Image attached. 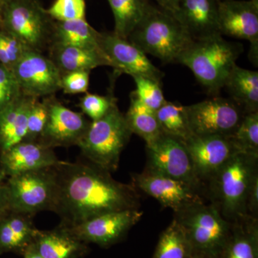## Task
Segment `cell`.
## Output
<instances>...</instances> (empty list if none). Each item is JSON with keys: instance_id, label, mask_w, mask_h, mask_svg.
<instances>
[{"instance_id": "obj_39", "label": "cell", "mask_w": 258, "mask_h": 258, "mask_svg": "<svg viewBox=\"0 0 258 258\" xmlns=\"http://www.w3.org/2000/svg\"><path fill=\"white\" fill-rule=\"evenodd\" d=\"M246 212L247 216L258 219V174L254 178L247 194Z\"/></svg>"}, {"instance_id": "obj_10", "label": "cell", "mask_w": 258, "mask_h": 258, "mask_svg": "<svg viewBox=\"0 0 258 258\" xmlns=\"http://www.w3.org/2000/svg\"><path fill=\"white\" fill-rule=\"evenodd\" d=\"M193 135L230 137L244 116L243 112L230 98L215 96L186 106Z\"/></svg>"}, {"instance_id": "obj_34", "label": "cell", "mask_w": 258, "mask_h": 258, "mask_svg": "<svg viewBox=\"0 0 258 258\" xmlns=\"http://www.w3.org/2000/svg\"><path fill=\"white\" fill-rule=\"evenodd\" d=\"M47 14L55 21L66 22L86 19L85 0H55Z\"/></svg>"}, {"instance_id": "obj_41", "label": "cell", "mask_w": 258, "mask_h": 258, "mask_svg": "<svg viewBox=\"0 0 258 258\" xmlns=\"http://www.w3.org/2000/svg\"><path fill=\"white\" fill-rule=\"evenodd\" d=\"M155 1L157 3L158 6L169 12L175 17L176 13H177L179 0H155Z\"/></svg>"}, {"instance_id": "obj_24", "label": "cell", "mask_w": 258, "mask_h": 258, "mask_svg": "<svg viewBox=\"0 0 258 258\" xmlns=\"http://www.w3.org/2000/svg\"><path fill=\"white\" fill-rule=\"evenodd\" d=\"M218 258H258V219L245 217L232 222Z\"/></svg>"}, {"instance_id": "obj_3", "label": "cell", "mask_w": 258, "mask_h": 258, "mask_svg": "<svg viewBox=\"0 0 258 258\" xmlns=\"http://www.w3.org/2000/svg\"><path fill=\"white\" fill-rule=\"evenodd\" d=\"M244 48L239 42L227 41L221 34L192 40L178 58L189 68L199 83L216 96Z\"/></svg>"}, {"instance_id": "obj_8", "label": "cell", "mask_w": 258, "mask_h": 258, "mask_svg": "<svg viewBox=\"0 0 258 258\" xmlns=\"http://www.w3.org/2000/svg\"><path fill=\"white\" fill-rule=\"evenodd\" d=\"M54 166L8 178L5 183L9 191L12 211L33 216L42 211L52 212L56 195Z\"/></svg>"}, {"instance_id": "obj_1", "label": "cell", "mask_w": 258, "mask_h": 258, "mask_svg": "<svg viewBox=\"0 0 258 258\" xmlns=\"http://www.w3.org/2000/svg\"><path fill=\"white\" fill-rule=\"evenodd\" d=\"M54 169L52 212L60 217V227H74L109 212L140 209L141 198L133 184L116 181L109 171L88 161H60Z\"/></svg>"}, {"instance_id": "obj_40", "label": "cell", "mask_w": 258, "mask_h": 258, "mask_svg": "<svg viewBox=\"0 0 258 258\" xmlns=\"http://www.w3.org/2000/svg\"><path fill=\"white\" fill-rule=\"evenodd\" d=\"M12 212L9 191L6 183H0V220Z\"/></svg>"}, {"instance_id": "obj_47", "label": "cell", "mask_w": 258, "mask_h": 258, "mask_svg": "<svg viewBox=\"0 0 258 258\" xmlns=\"http://www.w3.org/2000/svg\"><path fill=\"white\" fill-rule=\"evenodd\" d=\"M220 1H221V0H220Z\"/></svg>"}, {"instance_id": "obj_27", "label": "cell", "mask_w": 258, "mask_h": 258, "mask_svg": "<svg viewBox=\"0 0 258 258\" xmlns=\"http://www.w3.org/2000/svg\"><path fill=\"white\" fill-rule=\"evenodd\" d=\"M130 97V106L124 114L128 128L143 139L146 145L152 144L162 134L156 111L144 105L134 92Z\"/></svg>"}, {"instance_id": "obj_17", "label": "cell", "mask_w": 258, "mask_h": 258, "mask_svg": "<svg viewBox=\"0 0 258 258\" xmlns=\"http://www.w3.org/2000/svg\"><path fill=\"white\" fill-rule=\"evenodd\" d=\"M198 179L205 184L236 153L230 137L195 136L184 142Z\"/></svg>"}, {"instance_id": "obj_44", "label": "cell", "mask_w": 258, "mask_h": 258, "mask_svg": "<svg viewBox=\"0 0 258 258\" xmlns=\"http://www.w3.org/2000/svg\"><path fill=\"white\" fill-rule=\"evenodd\" d=\"M5 176H4V174H3V172H2L1 169H0V183L3 182V180L4 179Z\"/></svg>"}, {"instance_id": "obj_37", "label": "cell", "mask_w": 258, "mask_h": 258, "mask_svg": "<svg viewBox=\"0 0 258 258\" xmlns=\"http://www.w3.org/2000/svg\"><path fill=\"white\" fill-rule=\"evenodd\" d=\"M21 93L14 74L0 64V110L16 99Z\"/></svg>"}, {"instance_id": "obj_14", "label": "cell", "mask_w": 258, "mask_h": 258, "mask_svg": "<svg viewBox=\"0 0 258 258\" xmlns=\"http://www.w3.org/2000/svg\"><path fill=\"white\" fill-rule=\"evenodd\" d=\"M219 32L250 44L249 59L258 62V0H221L218 5Z\"/></svg>"}, {"instance_id": "obj_23", "label": "cell", "mask_w": 258, "mask_h": 258, "mask_svg": "<svg viewBox=\"0 0 258 258\" xmlns=\"http://www.w3.org/2000/svg\"><path fill=\"white\" fill-rule=\"evenodd\" d=\"M50 58L61 76L74 71H87L99 66H111L109 60L101 50L52 44Z\"/></svg>"}, {"instance_id": "obj_16", "label": "cell", "mask_w": 258, "mask_h": 258, "mask_svg": "<svg viewBox=\"0 0 258 258\" xmlns=\"http://www.w3.org/2000/svg\"><path fill=\"white\" fill-rule=\"evenodd\" d=\"M50 97L46 125L37 142L53 149L79 145L91 121Z\"/></svg>"}, {"instance_id": "obj_4", "label": "cell", "mask_w": 258, "mask_h": 258, "mask_svg": "<svg viewBox=\"0 0 258 258\" xmlns=\"http://www.w3.org/2000/svg\"><path fill=\"white\" fill-rule=\"evenodd\" d=\"M128 40L163 63L177 62L193 40L174 15L152 5Z\"/></svg>"}, {"instance_id": "obj_15", "label": "cell", "mask_w": 258, "mask_h": 258, "mask_svg": "<svg viewBox=\"0 0 258 258\" xmlns=\"http://www.w3.org/2000/svg\"><path fill=\"white\" fill-rule=\"evenodd\" d=\"M99 44L117 74L143 76L161 83L164 73L128 39L118 36L114 32H100Z\"/></svg>"}, {"instance_id": "obj_25", "label": "cell", "mask_w": 258, "mask_h": 258, "mask_svg": "<svg viewBox=\"0 0 258 258\" xmlns=\"http://www.w3.org/2000/svg\"><path fill=\"white\" fill-rule=\"evenodd\" d=\"M223 88L230 99L243 112H258V72L236 64L226 80Z\"/></svg>"}, {"instance_id": "obj_13", "label": "cell", "mask_w": 258, "mask_h": 258, "mask_svg": "<svg viewBox=\"0 0 258 258\" xmlns=\"http://www.w3.org/2000/svg\"><path fill=\"white\" fill-rule=\"evenodd\" d=\"M142 216L140 209L122 210L103 214L64 228L82 242L107 248L123 240Z\"/></svg>"}, {"instance_id": "obj_43", "label": "cell", "mask_w": 258, "mask_h": 258, "mask_svg": "<svg viewBox=\"0 0 258 258\" xmlns=\"http://www.w3.org/2000/svg\"><path fill=\"white\" fill-rule=\"evenodd\" d=\"M191 258H218L217 256L210 255V254L199 253V252H195L193 257Z\"/></svg>"}, {"instance_id": "obj_45", "label": "cell", "mask_w": 258, "mask_h": 258, "mask_svg": "<svg viewBox=\"0 0 258 258\" xmlns=\"http://www.w3.org/2000/svg\"><path fill=\"white\" fill-rule=\"evenodd\" d=\"M8 1H10V0H0V7L2 8V6L5 3H8Z\"/></svg>"}, {"instance_id": "obj_7", "label": "cell", "mask_w": 258, "mask_h": 258, "mask_svg": "<svg viewBox=\"0 0 258 258\" xmlns=\"http://www.w3.org/2000/svg\"><path fill=\"white\" fill-rule=\"evenodd\" d=\"M195 252L217 256L228 238L232 222L227 221L212 204L191 205L174 213Z\"/></svg>"}, {"instance_id": "obj_30", "label": "cell", "mask_w": 258, "mask_h": 258, "mask_svg": "<svg viewBox=\"0 0 258 258\" xmlns=\"http://www.w3.org/2000/svg\"><path fill=\"white\" fill-rule=\"evenodd\" d=\"M161 132L186 142L193 136L190 128L186 106L177 102L166 101L156 111Z\"/></svg>"}, {"instance_id": "obj_28", "label": "cell", "mask_w": 258, "mask_h": 258, "mask_svg": "<svg viewBox=\"0 0 258 258\" xmlns=\"http://www.w3.org/2000/svg\"><path fill=\"white\" fill-rule=\"evenodd\" d=\"M115 20L114 32L118 36L128 39L147 13L150 3L148 0H108Z\"/></svg>"}, {"instance_id": "obj_36", "label": "cell", "mask_w": 258, "mask_h": 258, "mask_svg": "<svg viewBox=\"0 0 258 258\" xmlns=\"http://www.w3.org/2000/svg\"><path fill=\"white\" fill-rule=\"evenodd\" d=\"M30 50L16 37L0 30V64L13 71L15 64Z\"/></svg>"}, {"instance_id": "obj_22", "label": "cell", "mask_w": 258, "mask_h": 258, "mask_svg": "<svg viewBox=\"0 0 258 258\" xmlns=\"http://www.w3.org/2000/svg\"><path fill=\"white\" fill-rule=\"evenodd\" d=\"M35 99L21 93L0 110V152L23 142L26 135L29 113Z\"/></svg>"}, {"instance_id": "obj_11", "label": "cell", "mask_w": 258, "mask_h": 258, "mask_svg": "<svg viewBox=\"0 0 258 258\" xmlns=\"http://www.w3.org/2000/svg\"><path fill=\"white\" fill-rule=\"evenodd\" d=\"M136 189L157 200L164 208L174 213L199 203H208L201 191L187 183L145 168L132 175Z\"/></svg>"}, {"instance_id": "obj_6", "label": "cell", "mask_w": 258, "mask_h": 258, "mask_svg": "<svg viewBox=\"0 0 258 258\" xmlns=\"http://www.w3.org/2000/svg\"><path fill=\"white\" fill-rule=\"evenodd\" d=\"M53 23L37 0H10L1 8L2 30L30 50L42 52L50 47Z\"/></svg>"}, {"instance_id": "obj_9", "label": "cell", "mask_w": 258, "mask_h": 258, "mask_svg": "<svg viewBox=\"0 0 258 258\" xmlns=\"http://www.w3.org/2000/svg\"><path fill=\"white\" fill-rule=\"evenodd\" d=\"M146 168L187 183L201 191L206 198L205 186L197 176L184 142L162 133L152 144L146 145Z\"/></svg>"}, {"instance_id": "obj_46", "label": "cell", "mask_w": 258, "mask_h": 258, "mask_svg": "<svg viewBox=\"0 0 258 258\" xmlns=\"http://www.w3.org/2000/svg\"><path fill=\"white\" fill-rule=\"evenodd\" d=\"M2 30V24H1V7H0V30Z\"/></svg>"}, {"instance_id": "obj_33", "label": "cell", "mask_w": 258, "mask_h": 258, "mask_svg": "<svg viewBox=\"0 0 258 258\" xmlns=\"http://www.w3.org/2000/svg\"><path fill=\"white\" fill-rule=\"evenodd\" d=\"M50 97V96H49ZM49 97L36 98L29 113L27 132L23 142H37L41 137L48 117Z\"/></svg>"}, {"instance_id": "obj_5", "label": "cell", "mask_w": 258, "mask_h": 258, "mask_svg": "<svg viewBox=\"0 0 258 258\" xmlns=\"http://www.w3.org/2000/svg\"><path fill=\"white\" fill-rule=\"evenodd\" d=\"M132 134L115 103L104 116L91 120L77 147L88 162L111 173L118 169L120 154Z\"/></svg>"}, {"instance_id": "obj_18", "label": "cell", "mask_w": 258, "mask_h": 258, "mask_svg": "<svg viewBox=\"0 0 258 258\" xmlns=\"http://www.w3.org/2000/svg\"><path fill=\"white\" fill-rule=\"evenodd\" d=\"M60 162L53 149L38 142H22L0 152V169L8 177L52 167Z\"/></svg>"}, {"instance_id": "obj_42", "label": "cell", "mask_w": 258, "mask_h": 258, "mask_svg": "<svg viewBox=\"0 0 258 258\" xmlns=\"http://www.w3.org/2000/svg\"><path fill=\"white\" fill-rule=\"evenodd\" d=\"M23 256V258H44L35 250L32 244L24 252Z\"/></svg>"}, {"instance_id": "obj_38", "label": "cell", "mask_w": 258, "mask_h": 258, "mask_svg": "<svg viewBox=\"0 0 258 258\" xmlns=\"http://www.w3.org/2000/svg\"><path fill=\"white\" fill-rule=\"evenodd\" d=\"M90 72L80 71L68 73L61 76V90L66 94L87 93L89 88Z\"/></svg>"}, {"instance_id": "obj_26", "label": "cell", "mask_w": 258, "mask_h": 258, "mask_svg": "<svg viewBox=\"0 0 258 258\" xmlns=\"http://www.w3.org/2000/svg\"><path fill=\"white\" fill-rule=\"evenodd\" d=\"M99 36L100 32L91 27L86 19L72 21H56L52 27L50 45L57 44L101 50Z\"/></svg>"}, {"instance_id": "obj_20", "label": "cell", "mask_w": 258, "mask_h": 258, "mask_svg": "<svg viewBox=\"0 0 258 258\" xmlns=\"http://www.w3.org/2000/svg\"><path fill=\"white\" fill-rule=\"evenodd\" d=\"M32 246L44 258H83L89 252L87 243L59 225L52 230H38Z\"/></svg>"}, {"instance_id": "obj_2", "label": "cell", "mask_w": 258, "mask_h": 258, "mask_svg": "<svg viewBox=\"0 0 258 258\" xmlns=\"http://www.w3.org/2000/svg\"><path fill=\"white\" fill-rule=\"evenodd\" d=\"M258 174V156L236 153L205 184V195L227 221L248 217L246 202Z\"/></svg>"}, {"instance_id": "obj_12", "label": "cell", "mask_w": 258, "mask_h": 258, "mask_svg": "<svg viewBox=\"0 0 258 258\" xmlns=\"http://www.w3.org/2000/svg\"><path fill=\"white\" fill-rule=\"evenodd\" d=\"M12 72L25 96L47 98L61 90L60 73L50 57L42 52L27 51Z\"/></svg>"}, {"instance_id": "obj_21", "label": "cell", "mask_w": 258, "mask_h": 258, "mask_svg": "<svg viewBox=\"0 0 258 258\" xmlns=\"http://www.w3.org/2000/svg\"><path fill=\"white\" fill-rule=\"evenodd\" d=\"M33 217L12 211L0 220V255L10 252L23 255L32 245L38 231Z\"/></svg>"}, {"instance_id": "obj_32", "label": "cell", "mask_w": 258, "mask_h": 258, "mask_svg": "<svg viewBox=\"0 0 258 258\" xmlns=\"http://www.w3.org/2000/svg\"><path fill=\"white\" fill-rule=\"evenodd\" d=\"M132 78L137 86L134 94L148 108L157 111L166 103L161 82L143 76Z\"/></svg>"}, {"instance_id": "obj_19", "label": "cell", "mask_w": 258, "mask_h": 258, "mask_svg": "<svg viewBox=\"0 0 258 258\" xmlns=\"http://www.w3.org/2000/svg\"><path fill=\"white\" fill-rule=\"evenodd\" d=\"M220 0H179L175 18L193 40L220 34L218 28Z\"/></svg>"}, {"instance_id": "obj_35", "label": "cell", "mask_w": 258, "mask_h": 258, "mask_svg": "<svg viewBox=\"0 0 258 258\" xmlns=\"http://www.w3.org/2000/svg\"><path fill=\"white\" fill-rule=\"evenodd\" d=\"M115 103L117 100L113 94L101 96L86 93L80 99L79 106L83 114L88 115L92 120H96L104 116Z\"/></svg>"}, {"instance_id": "obj_31", "label": "cell", "mask_w": 258, "mask_h": 258, "mask_svg": "<svg viewBox=\"0 0 258 258\" xmlns=\"http://www.w3.org/2000/svg\"><path fill=\"white\" fill-rule=\"evenodd\" d=\"M230 138L239 152L258 156V112L244 114Z\"/></svg>"}, {"instance_id": "obj_29", "label": "cell", "mask_w": 258, "mask_h": 258, "mask_svg": "<svg viewBox=\"0 0 258 258\" xmlns=\"http://www.w3.org/2000/svg\"><path fill=\"white\" fill-rule=\"evenodd\" d=\"M195 254L184 230L173 219L161 234L152 258H191Z\"/></svg>"}]
</instances>
